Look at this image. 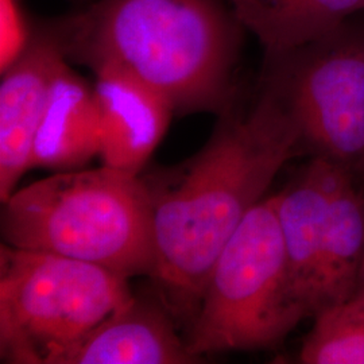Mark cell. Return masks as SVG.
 Listing matches in <instances>:
<instances>
[{"label":"cell","instance_id":"obj_1","mask_svg":"<svg viewBox=\"0 0 364 364\" xmlns=\"http://www.w3.org/2000/svg\"><path fill=\"white\" fill-rule=\"evenodd\" d=\"M228 112L200 153L142 177L153 215L151 277L168 308L191 320L221 250L304 146L293 119L264 84L248 112Z\"/></svg>","mask_w":364,"mask_h":364},{"label":"cell","instance_id":"obj_2","mask_svg":"<svg viewBox=\"0 0 364 364\" xmlns=\"http://www.w3.org/2000/svg\"><path fill=\"white\" fill-rule=\"evenodd\" d=\"M49 31L66 58L139 78L174 112L231 107L236 30L218 0H99Z\"/></svg>","mask_w":364,"mask_h":364},{"label":"cell","instance_id":"obj_3","mask_svg":"<svg viewBox=\"0 0 364 364\" xmlns=\"http://www.w3.org/2000/svg\"><path fill=\"white\" fill-rule=\"evenodd\" d=\"M3 243L99 264L130 278L154 272L153 215L139 174L103 165L60 171L15 191L1 209Z\"/></svg>","mask_w":364,"mask_h":364},{"label":"cell","instance_id":"obj_4","mask_svg":"<svg viewBox=\"0 0 364 364\" xmlns=\"http://www.w3.org/2000/svg\"><path fill=\"white\" fill-rule=\"evenodd\" d=\"M289 269L277 197L263 198L209 272L186 344L200 359L278 346L306 318Z\"/></svg>","mask_w":364,"mask_h":364},{"label":"cell","instance_id":"obj_5","mask_svg":"<svg viewBox=\"0 0 364 364\" xmlns=\"http://www.w3.org/2000/svg\"><path fill=\"white\" fill-rule=\"evenodd\" d=\"M127 279L99 264L1 243V363L52 364L132 297Z\"/></svg>","mask_w":364,"mask_h":364},{"label":"cell","instance_id":"obj_6","mask_svg":"<svg viewBox=\"0 0 364 364\" xmlns=\"http://www.w3.org/2000/svg\"><path fill=\"white\" fill-rule=\"evenodd\" d=\"M269 87L318 156H364V27L346 22L299 49L266 57Z\"/></svg>","mask_w":364,"mask_h":364},{"label":"cell","instance_id":"obj_7","mask_svg":"<svg viewBox=\"0 0 364 364\" xmlns=\"http://www.w3.org/2000/svg\"><path fill=\"white\" fill-rule=\"evenodd\" d=\"M68 65L58 41L48 30L31 39L26 52L0 84V200L16 191L31 169L36 138L45 115L53 82Z\"/></svg>","mask_w":364,"mask_h":364},{"label":"cell","instance_id":"obj_8","mask_svg":"<svg viewBox=\"0 0 364 364\" xmlns=\"http://www.w3.org/2000/svg\"><path fill=\"white\" fill-rule=\"evenodd\" d=\"M105 166L139 174L168 130L174 109L159 92L126 72H95Z\"/></svg>","mask_w":364,"mask_h":364},{"label":"cell","instance_id":"obj_9","mask_svg":"<svg viewBox=\"0 0 364 364\" xmlns=\"http://www.w3.org/2000/svg\"><path fill=\"white\" fill-rule=\"evenodd\" d=\"M150 299L131 297L52 364L196 363L168 313Z\"/></svg>","mask_w":364,"mask_h":364},{"label":"cell","instance_id":"obj_10","mask_svg":"<svg viewBox=\"0 0 364 364\" xmlns=\"http://www.w3.org/2000/svg\"><path fill=\"white\" fill-rule=\"evenodd\" d=\"M340 164L317 156L275 195L291 279L308 317L317 313L326 210Z\"/></svg>","mask_w":364,"mask_h":364},{"label":"cell","instance_id":"obj_11","mask_svg":"<svg viewBox=\"0 0 364 364\" xmlns=\"http://www.w3.org/2000/svg\"><path fill=\"white\" fill-rule=\"evenodd\" d=\"M102 122L95 88L66 65L54 80L31 168L78 170L100 153Z\"/></svg>","mask_w":364,"mask_h":364},{"label":"cell","instance_id":"obj_12","mask_svg":"<svg viewBox=\"0 0 364 364\" xmlns=\"http://www.w3.org/2000/svg\"><path fill=\"white\" fill-rule=\"evenodd\" d=\"M363 258L364 193L351 165L340 164L326 210L316 316L351 299Z\"/></svg>","mask_w":364,"mask_h":364},{"label":"cell","instance_id":"obj_13","mask_svg":"<svg viewBox=\"0 0 364 364\" xmlns=\"http://www.w3.org/2000/svg\"><path fill=\"white\" fill-rule=\"evenodd\" d=\"M235 19L266 57L299 49L363 13L364 0H228Z\"/></svg>","mask_w":364,"mask_h":364},{"label":"cell","instance_id":"obj_14","mask_svg":"<svg viewBox=\"0 0 364 364\" xmlns=\"http://www.w3.org/2000/svg\"><path fill=\"white\" fill-rule=\"evenodd\" d=\"M304 340L299 362L364 364V304L350 299L318 313Z\"/></svg>","mask_w":364,"mask_h":364},{"label":"cell","instance_id":"obj_15","mask_svg":"<svg viewBox=\"0 0 364 364\" xmlns=\"http://www.w3.org/2000/svg\"><path fill=\"white\" fill-rule=\"evenodd\" d=\"M19 0H0V72L4 73L31 43Z\"/></svg>","mask_w":364,"mask_h":364},{"label":"cell","instance_id":"obj_16","mask_svg":"<svg viewBox=\"0 0 364 364\" xmlns=\"http://www.w3.org/2000/svg\"><path fill=\"white\" fill-rule=\"evenodd\" d=\"M351 299H358L364 304V258L362 262V267L359 272V278H358V285H356V290L353 293Z\"/></svg>","mask_w":364,"mask_h":364},{"label":"cell","instance_id":"obj_17","mask_svg":"<svg viewBox=\"0 0 364 364\" xmlns=\"http://www.w3.org/2000/svg\"><path fill=\"white\" fill-rule=\"evenodd\" d=\"M352 170L356 176H359L362 180H364V156L360 158L359 161H356L355 164H352Z\"/></svg>","mask_w":364,"mask_h":364}]
</instances>
